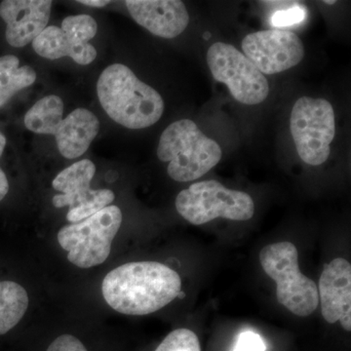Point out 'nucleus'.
<instances>
[{
    "label": "nucleus",
    "mask_w": 351,
    "mask_h": 351,
    "mask_svg": "<svg viewBox=\"0 0 351 351\" xmlns=\"http://www.w3.org/2000/svg\"><path fill=\"white\" fill-rule=\"evenodd\" d=\"M306 7L295 4L289 7L286 10L276 11L272 15L271 25L276 27H290V25L300 24L306 18Z\"/></svg>",
    "instance_id": "20"
},
{
    "label": "nucleus",
    "mask_w": 351,
    "mask_h": 351,
    "mask_svg": "<svg viewBox=\"0 0 351 351\" xmlns=\"http://www.w3.org/2000/svg\"><path fill=\"white\" fill-rule=\"evenodd\" d=\"M207 63L215 80L226 84L239 103L258 105L269 96V84L265 76L234 46L213 44L207 52Z\"/></svg>",
    "instance_id": "8"
},
{
    "label": "nucleus",
    "mask_w": 351,
    "mask_h": 351,
    "mask_svg": "<svg viewBox=\"0 0 351 351\" xmlns=\"http://www.w3.org/2000/svg\"><path fill=\"white\" fill-rule=\"evenodd\" d=\"M29 306L25 289L13 281L0 282V335L12 330L24 317Z\"/></svg>",
    "instance_id": "18"
},
{
    "label": "nucleus",
    "mask_w": 351,
    "mask_h": 351,
    "mask_svg": "<svg viewBox=\"0 0 351 351\" xmlns=\"http://www.w3.org/2000/svg\"><path fill=\"white\" fill-rule=\"evenodd\" d=\"M122 223L119 207L108 206L78 223L64 226L58 242L76 267L89 269L105 263Z\"/></svg>",
    "instance_id": "5"
},
{
    "label": "nucleus",
    "mask_w": 351,
    "mask_h": 351,
    "mask_svg": "<svg viewBox=\"0 0 351 351\" xmlns=\"http://www.w3.org/2000/svg\"><path fill=\"white\" fill-rule=\"evenodd\" d=\"M6 145V138L3 134L0 132V158H1L2 154H3L4 149ZM9 191V182L7 180L5 173L3 170L0 168V201L3 199L7 195Z\"/></svg>",
    "instance_id": "23"
},
{
    "label": "nucleus",
    "mask_w": 351,
    "mask_h": 351,
    "mask_svg": "<svg viewBox=\"0 0 351 351\" xmlns=\"http://www.w3.org/2000/svg\"><path fill=\"white\" fill-rule=\"evenodd\" d=\"M178 272L156 262L129 263L108 272L101 291L108 306L126 315H147L169 304L181 292Z\"/></svg>",
    "instance_id": "1"
},
{
    "label": "nucleus",
    "mask_w": 351,
    "mask_h": 351,
    "mask_svg": "<svg viewBox=\"0 0 351 351\" xmlns=\"http://www.w3.org/2000/svg\"><path fill=\"white\" fill-rule=\"evenodd\" d=\"M36 73L32 66H20V60L14 55L0 57V108L21 90L34 84Z\"/></svg>",
    "instance_id": "17"
},
{
    "label": "nucleus",
    "mask_w": 351,
    "mask_h": 351,
    "mask_svg": "<svg viewBox=\"0 0 351 351\" xmlns=\"http://www.w3.org/2000/svg\"><path fill=\"white\" fill-rule=\"evenodd\" d=\"M156 351H201L199 339L191 330L177 329L163 339Z\"/></svg>",
    "instance_id": "19"
},
{
    "label": "nucleus",
    "mask_w": 351,
    "mask_h": 351,
    "mask_svg": "<svg viewBox=\"0 0 351 351\" xmlns=\"http://www.w3.org/2000/svg\"><path fill=\"white\" fill-rule=\"evenodd\" d=\"M64 105L55 95L44 97L36 101L25 115V126L36 134L54 136L57 127L63 120Z\"/></svg>",
    "instance_id": "16"
},
{
    "label": "nucleus",
    "mask_w": 351,
    "mask_h": 351,
    "mask_svg": "<svg viewBox=\"0 0 351 351\" xmlns=\"http://www.w3.org/2000/svg\"><path fill=\"white\" fill-rule=\"evenodd\" d=\"M261 265L276 282V297L291 313L300 317L313 314L319 304L318 288L313 279L302 274L299 252L291 242L267 245L261 251Z\"/></svg>",
    "instance_id": "4"
},
{
    "label": "nucleus",
    "mask_w": 351,
    "mask_h": 351,
    "mask_svg": "<svg viewBox=\"0 0 351 351\" xmlns=\"http://www.w3.org/2000/svg\"><path fill=\"white\" fill-rule=\"evenodd\" d=\"M100 121L86 108H78L62 120L55 132L58 149L68 159L83 156L98 135Z\"/></svg>",
    "instance_id": "15"
},
{
    "label": "nucleus",
    "mask_w": 351,
    "mask_h": 351,
    "mask_svg": "<svg viewBox=\"0 0 351 351\" xmlns=\"http://www.w3.org/2000/svg\"><path fill=\"white\" fill-rule=\"evenodd\" d=\"M52 1L50 0H4L0 17L5 22L7 43L15 48L32 43L47 27Z\"/></svg>",
    "instance_id": "13"
},
{
    "label": "nucleus",
    "mask_w": 351,
    "mask_h": 351,
    "mask_svg": "<svg viewBox=\"0 0 351 351\" xmlns=\"http://www.w3.org/2000/svg\"><path fill=\"white\" fill-rule=\"evenodd\" d=\"M321 313L330 324L351 331V265L343 258L325 265L317 286Z\"/></svg>",
    "instance_id": "12"
},
{
    "label": "nucleus",
    "mask_w": 351,
    "mask_h": 351,
    "mask_svg": "<svg viewBox=\"0 0 351 351\" xmlns=\"http://www.w3.org/2000/svg\"><path fill=\"white\" fill-rule=\"evenodd\" d=\"M127 9L136 23L163 38H174L186 29L189 15L179 0H127Z\"/></svg>",
    "instance_id": "14"
},
{
    "label": "nucleus",
    "mask_w": 351,
    "mask_h": 351,
    "mask_svg": "<svg viewBox=\"0 0 351 351\" xmlns=\"http://www.w3.org/2000/svg\"><path fill=\"white\" fill-rule=\"evenodd\" d=\"M218 143L208 138L195 122L182 119L164 130L157 147V156L169 162L167 173L176 182L195 181L207 174L221 160Z\"/></svg>",
    "instance_id": "3"
},
{
    "label": "nucleus",
    "mask_w": 351,
    "mask_h": 351,
    "mask_svg": "<svg viewBox=\"0 0 351 351\" xmlns=\"http://www.w3.org/2000/svg\"><path fill=\"white\" fill-rule=\"evenodd\" d=\"M290 130L298 154L309 165H321L331 152L336 133L335 112L324 99L302 97L291 113Z\"/></svg>",
    "instance_id": "7"
},
{
    "label": "nucleus",
    "mask_w": 351,
    "mask_h": 351,
    "mask_svg": "<svg viewBox=\"0 0 351 351\" xmlns=\"http://www.w3.org/2000/svg\"><path fill=\"white\" fill-rule=\"evenodd\" d=\"M95 173V164L83 159L60 172L53 180V188L62 193L53 197V205L56 208L69 206L66 219L69 223L82 221L110 206L114 200V193L110 189H91Z\"/></svg>",
    "instance_id": "9"
},
{
    "label": "nucleus",
    "mask_w": 351,
    "mask_h": 351,
    "mask_svg": "<svg viewBox=\"0 0 351 351\" xmlns=\"http://www.w3.org/2000/svg\"><path fill=\"white\" fill-rule=\"evenodd\" d=\"M97 94L108 117L126 128H147L163 114L160 94L122 64L104 69L97 83Z\"/></svg>",
    "instance_id": "2"
},
{
    "label": "nucleus",
    "mask_w": 351,
    "mask_h": 351,
    "mask_svg": "<svg viewBox=\"0 0 351 351\" xmlns=\"http://www.w3.org/2000/svg\"><path fill=\"white\" fill-rule=\"evenodd\" d=\"M267 346L257 332H242L237 338L233 351H265Z\"/></svg>",
    "instance_id": "21"
},
{
    "label": "nucleus",
    "mask_w": 351,
    "mask_h": 351,
    "mask_svg": "<svg viewBox=\"0 0 351 351\" xmlns=\"http://www.w3.org/2000/svg\"><path fill=\"white\" fill-rule=\"evenodd\" d=\"M77 2L78 3L84 4V5L101 8V7L107 6L110 1H108V0H78Z\"/></svg>",
    "instance_id": "24"
},
{
    "label": "nucleus",
    "mask_w": 351,
    "mask_h": 351,
    "mask_svg": "<svg viewBox=\"0 0 351 351\" xmlns=\"http://www.w3.org/2000/svg\"><path fill=\"white\" fill-rule=\"evenodd\" d=\"M244 55L263 75H276L301 63L304 44L294 32L267 29L254 32L242 41Z\"/></svg>",
    "instance_id": "11"
},
{
    "label": "nucleus",
    "mask_w": 351,
    "mask_h": 351,
    "mask_svg": "<svg viewBox=\"0 0 351 351\" xmlns=\"http://www.w3.org/2000/svg\"><path fill=\"white\" fill-rule=\"evenodd\" d=\"M324 3L328 4V5H332V4L336 3V1H334V0H332V1H327V0H325Z\"/></svg>",
    "instance_id": "25"
},
{
    "label": "nucleus",
    "mask_w": 351,
    "mask_h": 351,
    "mask_svg": "<svg viewBox=\"0 0 351 351\" xmlns=\"http://www.w3.org/2000/svg\"><path fill=\"white\" fill-rule=\"evenodd\" d=\"M97 32L98 25L91 16H69L62 22V27H46L32 41V48L46 59L71 57L75 63L87 66L97 57L96 48L89 43Z\"/></svg>",
    "instance_id": "10"
},
{
    "label": "nucleus",
    "mask_w": 351,
    "mask_h": 351,
    "mask_svg": "<svg viewBox=\"0 0 351 351\" xmlns=\"http://www.w3.org/2000/svg\"><path fill=\"white\" fill-rule=\"evenodd\" d=\"M176 209L189 223L199 226L218 218L248 221L255 213V204L248 193L211 180L182 191L176 198Z\"/></svg>",
    "instance_id": "6"
},
{
    "label": "nucleus",
    "mask_w": 351,
    "mask_h": 351,
    "mask_svg": "<svg viewBox=\"0 0 351 351\" xmlns=\"http://www.w3.org/2000/svg\"><path fill=\"white\" fill-rule=\"evenodd\" d=\"M46 351H87L84 345L71 335H62L55 339Z\"/></svg>",
    "instance_id": "22"
}]
</instances>
